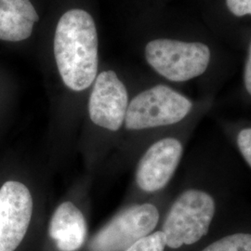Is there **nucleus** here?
I'll use <instances>...</instances> for the list:
<instances>
[{"instance_id": "nucleus-13", "label": "nucleus", "mask_w": 251, "mask_h": 251, "mask_svg": "<svg viewBox=\"0 0 251 251\" xmlns=\"http://www.w3.org/2000/svg\"><path fill=\"white\" fill-rule=\"evenodd\" d=\"M237 145L243 157L251 168V127L244 128L238 133Z\"/></svg>"}, {"instance_id": "nucleus-4", "label": "nucleus", "mask_w": 251, "mask_h": 251, "mask_svg": "<svg viewBox=\"0 0 251 251\" xmlns=\"http://www.w3.org/2000/svg\"><path fill=\"white\" fill-rule=\"evenodd\" d=\"M192 107V101L185 96L168 86L157 85L130 101L124 122L130 130L173 125L186 117Z\"/></svg>"}, {"instance_id": "nucleus-3", "label": "nucleus", "mask_w": 251, "mask_h": 251, "mask_svg": "<svg viewBox=\"0 0 251 251\" xmlns=\"http://www.w3.org/2000/svg\"><path fill=\"white\" fill-rule=\"evenodd\" d=\"M145 58L165 78L183 82L205 73L210 61V50L207 46L199 42L160 38L146 45Z\"/></svg>"}, {"instance_id": "nucleus-10", "label": "nucleus", "mask_w": 251, "mask_h": 251, "mask_svg": "<svg viewBox=\"0 0 251 251\" xmlns=\"http://www.w3.org/2000/svg\"><path fill=\"white\" fill-rule=\"evenodd\" d=\"M38 14L30 0H0V39L19 42L31 36Z\"/></svg>"}, {"instance_id": "nucleus-9", "label": "nucleus", "mask_w": 251, "mask_h": 251, "mask_svg": "<svg viewBox=\"0 0 251 251\" xmlns=\"http://www.w3.org/2000/svg\"><path fill=\"white\" fill-rule=\"evenodd\" d=\"M49 234L59 251H78L87 237L85 217L73 203L64 202L54 211Z\"/></svg>"}, {"instance_id": "nucleus-15", "label": "nucleus", "mask_w": 251, "mask_h": 251, "mask_svg": "<svg viewBox=\"0 0 251 251\" xmlns=\"http://www.w3.org/2000/svg\"><path fill=\"white\" fill-rule=\"evenodd\" d=\"M244 80H245V86L248 92L251 95V43L249 50V56L246 63L245 67V75H244Z\"/></svg>"}, {"instance_id": "nucleus-1", "label": "nucleus", "mask_w": 251, "mask_h": 251, "mask_svg": "<svg viewBox=\"0 0 251 251\" xmlns=\"http://www.w3.org/2000/svg\"><path fill=\"white\" fill-rule=\"evenodd\" d=\"M98 34L90 13L79 9L66 11L58 22L54 55L63 83L82 91L92 84L98 72Z\"/></svg>"}, {"instance_id": "nucleus-5", "label": "nucleus", "mask_w": 251, "mask_h": 251, "mask_svg": "<svg viewBox=\"0 0 251 251\" xmlns=\"http://www.w3.org/2000/svg\"><path fill=\"white\" fill-rule=\"evenodd\" d=\"M159 221V212L152 204L135 205L114 217L96 233L90 251H124L152 233Z\"/></svg>"}, {"instance_id": "nucleus-12", "label": "nucleus", "mask_w": 251, "mask_h": 251, "mask_svg": "<svg viewBox=\"0 0 251 251\" xmlns=\"http://www.w3.org/2000/svg\"><path fill=\"white\" fill-rule=\"evenodd\" d=\"M166 246L165 234L158 231L138 240L124 251H164Z\"/></svg>"}, {"instance_id": "nucleus-8", "label": "nucleus", "mask_w": 251, "mask_h": 251, "mask_svg": "<svg viewBox=\"0 0 251 251\" xmlns=\"http://www.w3.org/2000/svg\"><path fill=\"white\" fill-rule=\"evenodd\" d=\"M181 155L182 145L175 138H165L152 144L138 164V186L149 193L164 188L177 170Z\"/></svg>"}, {"instance_id": "nucleus-2", "label": "nucleus", "mask_w": 251, "mask_h": 251, "mask_svg": "<svg viewBox=\"0 0 251 251\" xmlns=\"http://www.w3.org/2000/svg\"><path fill=\"white\" fill-rule=\"evenodd\" d=\"M215 201L206 192L190 189L171 206L163 225L166 244L171 249L193 245L205 236L215 215Z\"/></svg>"}, {"instance_id": "nucleus-6", "label": "nucleus", "mask_w": 251, "mask_h": 251, "mask_svg": "<svg viewBox=\"0 0 251 251\" xmlns=\"http://www.w3.org/2000/svg\"><path fill=\"white\" fill-rule=\"evenodd\" d=\"M33 214L29 189L16 180L0 188V251H16L26 235Z\"/></svg>"}, {"instance_id": "nucleus-11", "label": "nucleus", "mask_w": 251, "mask_h": 251, "mask_svg": "<svg viewBox=\"0 0 251 251\" xmlns=\"http://www.w3.org/2000/svg\"><path fill=\"white\" fill-rule=\"evenodd\" d=\"M201 251H251V233L227 235L207 246Z\"/></svg>"}, {"instance_id": "nucleus-7", "label": "nucleus", "mask_w": 251, "mask_h": 251, "mask_svg": "<svg viewBox=\"0 0 251 251\" xmlns=\"http://www.w3.org/2000/svg\"><path fill=\"white\" fill-rule=\"evenodd\" d=\"M128 106L124 84L113 71H104L96 77L89 101L91 121L111 131H117L125 121Z\"/></svg>"}, {"instance_id": "nucleus-14", "label": "nucleus", "mask_w": 251, "mask_h": 251, "mask_svg": "<svg viewBox=\"0 0 251 251\" xmlns=\"http://www.w3.org/2000/svg\"><path fill=\"white\" fill-rule=\"evenodd\" d=\"M226 5L233 15L237 17L251 15V0H226Z\"/></svg>"}]
</instances>
